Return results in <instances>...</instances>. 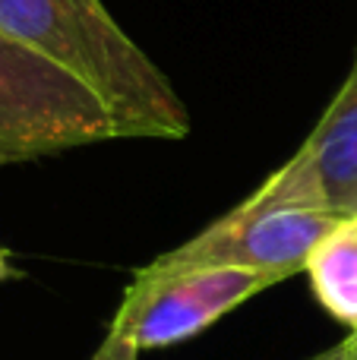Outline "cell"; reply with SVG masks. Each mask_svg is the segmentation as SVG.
Listing matches in <instances>:
<instances>
[{
    "label": "cell",
    "instance_id": "cell-1",
    "mask_svg": "<svg viewBox=\"0 0 357 360\" xmlns=\"http://www.w3.org/2000/svg\"><path fill=\"white\" fill-rule=\"evenodd\" d=\"M0 35L89 86L130 139L190 133V111L174 82L101 0H0Z\"/></svg>",
    "mask_w": 357,
    "mask_h": 360
},
{
    "label": "cell",
    "instance_id": "cell-2",
    "mask_svg": "<svg viewBox=\"0 0 357 360\" xmlns=\"http://www.w3.org/2000/svg\"><path fill=\"white\" fill-rule=\"evenodd\" d=\"M130 139L89 86L0 35V168Z\"/></svg>",
    "mask_w": 357,
    "mask_h": 360
},
{
    "label": "cell",
    "instance_id": "cell-3",
    "mask_svg": "<svg viewBox=\"0 0 357 360\" xmlns=\"http://www.w3.org/2000/svg\"><path fill=\"white\" fill-rule=\"evenodd\" d=\"M278 278L253 269L202 266L155 272L136 269L92 360H139L145 351L196 338L250 297L275 288Z\"/></svg>",
    "mask_w": 357,
    "mask_h": 360
},
{
    "label": "cell",
    "instance_id": "cell-4",
    "mask_svg": "<svg viewBox=\"0 0 357 360\" xmlns=\"http://www.w3.org/2000/svg\"><path fill=\"white\" fill-rule=\"evenodd\" d=\"M335 218H339L335 212L313 209V205L259 202L247 196L231 212L206 224L200 234L155 256L149 269L174 272V269L234 266L275 275L278 281H285L304 272L310 250L332 228Z\"/></svg>",
    "mask_w": 357,
    "mask_h": 360
},
{
    "label": "cell",
    "instance_id": "cell-5",
    "mask_svg": "<svg viewBox=\"0 0 357 360\" xmlns=\"http://www.w3.org/2000/svg\"><path fill=\"white\" fill-rule=\"evenodd\" d=\"M250 196L259 202L313 205L335 215L351 212L357 199V51L345 82L316 127Z\"/></svg>",
    "mask_w": 357,
    "mask_h": 360
},
{
    "label": "cell",
    "instance_id": "cell-6",
    "mask_svg": "<svg viewBox=\"0 0 357 360\" xmlns=\"http://www.w3.org/2000/svg\"><path fill=\"white\" fill-rule=\"evenodd\" d=\"M304 272L323 310L357 332V209L335 218L310 250Z\"/></svg>",
    "mask_w": 357,
    "mask_h": 360
},
{
    "label": "cell",
    "instance_id": "cell-7",
    "mask_svg": "<svg viewBox=\"0 0 357 360\" xmlns=\"http://www.w3.org/2000/svg\"><path fill=\"white\" fill-rule=\"evenodd\" d=\"M310 360H354V338L348 335L345 342L332 345L329 351H323V354H316V357H310Z\"/></svg>",
    "mask_w": 357,
    "mask_h": 360
},
{
    "label": "cell",
    "instance_id": "cell-8",
    "mask_svg": "<svg viewBox=\"0 0 357 360\" xmlns=\"http://www.w3.org/2000/svg\"><path fill=\"white\" fill-rule=\"evenodd\" d=\"M13 278H19V269L13 266L6 247H0V281H13Z\"/></svg>",
    "mask_w": 357,
    "mask_h": 360
},
{
    "label": "cell",
    "instance_id": "cell-9",
    "mask_svg": "<svg viewBox=\"0 0 357 360\" xmlns=\"http://www.w3.org/2000/svg\"><path fill=\"white\" fill-rule=\"evenodd\" d=\"M351 335H354V360H357V332H351Z\"/></svg>",
    "mask_w": 357,
    "mask_h": 360
},
{
    "label": "cell",
    "instance_id": "cell-10",
    "mask_svg": "<svg viewBox=\"0 0 357 360\" xmlns=\"http://www.w3.org/2000/svg\"><path fill=\"white\" fill-rule=\"evenodd\" d=\"M351 209H357V199H354V205H351Z\"/></svg>",
    "mask_w": 357,
    "mask_h": 360
},
{
    "label": "cell",
    "instance_id": "cell-11",
    "mask_svg": "<svg viewBox=\"0 0 357 360\" xmlns=\"http://www.w3.org/2000/svg\"><path fill=\"white\" fill-rule=\"evenodd\" d=\"M351 338H354V335H351Z\"/></svg>",
    "mask_w": 357,
    "mask_h": 360
}]
</instances>
